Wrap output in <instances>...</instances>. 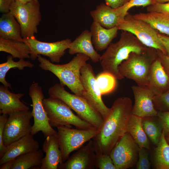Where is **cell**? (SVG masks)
I'll return each instance as SVG.
<instances>
[{"instance_id":"obj_1","label":"cell","mask_w":169,"mask_h":169,"mask_svg":"<svg viewBox=\"0 0 169 169\" xmlns=\"http://www.w3.org/2000/svg\"><path fill=\"white\" fill-rule=\"evenodd\" d=\"M133 105L129 97H119L114 102L110 113L96 135L94 143L104 154H110L117 143L127 133Z\"/></svg>"},{"instance_id":"obj_2","label":"cell","mask_w":169,"mask_h":169,"mask_svg":"<svg viewBox=\"0 0 169 169\" xmlns=\"http://www.w3.org/2000/svg\"><path fill=\"white\" fill-rule=\"evenodd\" d=\"M146 48L134 35L122 31L118 41L111 43L101 56L100 61L103 72L111 74L116 79H123L119 71L120 65L131 53L141 52Z\"/></svg>"},{"instance_id":"obj_3","label":"cell","mask_w":169,"mask_h":169,"mask_svg":"<svg viewBox=\"0 0 169 169\" xmlns=\"http://www.w3.org/2000/svg\"><path fill=\"white\" fill-rule=\"evenodd\" d=\"M37 58L42 69L53 73L60 83L66 86L74 94L82 97L84 90L80 79V69L90 57L77 54L69 62L62 64H54L40 55Z\"/></svg>"},{"instance_id":"obj_4","label":"cell","mask_w":169,"mask_h":169,"mask_svg":"<svg viewBox=\"0 0 169 169\" xmlns=\"http://www.w3.org/2000/svg\"><path fill=\"white\" fill-rule=\"evenodd\" d=\"M157 58L156 50L147 47L141 52L131 53L119 66V72L124 78L133 80L138 85L147 86L151 67Z\"/></svg>"},{"instance_id":"obj_5","label":"cell","mask_w":169,"mask_h":169,"mask_svg":"<svg viewBox=\"0 0 169 169\" xmlns=\"http://www.w3.org/2000/svg\"><path fill=\"white\" fill-rule=\"evenodd\" d=\"M49 96L57 98L63 101L80 118L99 130L104 120L96 110L83 97L66 91L64 85L61 83L55 84L48 90Z\"/></svg>"},{"instance_id":"obj_6","label":"cell","mask_w":169,"mask_h":169,"mask_svg":"<svg viewBox=\"0 0 169 169\" xmlns=\"http://www.w3.org/2000/svg\"><path fill=\"white\" fill-rule=\"evenodd\" d=\"M43 104L52 127L64 125L72 127L73 125L77 128L83 129L95 127L74 114L71 109L59 99L49 96L43 99Z\"/></svg>"},{"instance_id":"obj_7","label":"cell","mask_w":169,"mask_h":169,"mask_svg":"<svg viewBox=\"0 0 169 169\" xmlns=\"http://www.w3.org/2000/svg\"><path fill=\"white\" fill-rule=\"evenodd\" d=\"M57 136L63 162L73 151L77 150L84 143L93 138L99 130L95 127L87 129H74L66 126L57 127Z\"/></svg>"},{"instance_id":"obj_8","label":"cell","mask_w":169,"mask_h":169,"mask_svg":"<svg viewBox=\"0 0 169 169\" xmlns=\"http://www.w3.org/2000/svg\"><path fill=\"white\" fill-rule=\"evenodd\" d=\"M10 12L20 24L23 39L34 36L42 20L39 3H22L15 0Z\"/></svg>"},{"instance_id":"obj_9","label":"cell","mask_w":169,"mask_h":169,"mask_svg":"<svg viewBox=\"0 0 169 169\" xmlns=\"http://www.w3.org/2000/svg\"><path fill=\"white\" fill-rule=\"evenodd\" d=\"M116 27L118 30L126 31L134 35L147 47L158 50L166 54L165 49L158 37V32L148 23L134 18L128 12L124 20Z\"/></svg>"},{"instance_id":"obj_10","label":"cell","mask_w":169,"mask_h":169,"mask_svg":"<svg viewBox=\"0 0 169 169\" xmlns=\"http://www.w3.org/2000/svg\"><path fill=\"white\" fill-rule=\"evenodd\" d=\"M28 94L32 102V113L34 123L32 126L30 134L33 136L41 131L45 138L56 135V131L50 125L49 118L43 104L44 95L42 88L37 83H33L29 86Z\"/></svg>"},{"instance_id":"obj_11","label":"cell","mask_w":169,"mask_h":169,"mask_svg":"<svg viewBox=\"0 0 169 169\" xmlns=\"http://www.w3.org/2000/svg\"><path fill=\"white\" fill-rule=\"evenodd\" d=\"M80 79L84 90L82 97L105 119L108 115L110 108L107 107L102 100L96 77L90 64L86 63L81 68Z\"/></svg>"},{"instance_id":"obj_12","label":"cell","mask_w":169,"mask_h":169,"mask_svg":"<svg viewBox=\"0 0 169 169\" xmlns=\"http://www.w3.org/2000/svg\"><path fill=\"white\" fill-rule=\"evenodd\" d=\"M139 148L132 136L126 133L110 154L116 169H126L136 166Z\"/></svg>"},{"instance_id":"obj_13","label":"cell","mask_w":169,"mask_h":169,"mask_svg":"<svg viewBox=\"0 0 169 169\" xmlns=\"http://www.w3.org/2000/svg\"><path fill=\"white\" fill-rule=\"evenodd\" d=\"M33 117L29 110L15 112L8 115L3 134L4 145L7 146L30 134Z\"/></svg>"},{"instance_id":"obj_14","label":"cell","mask_w":169,"mask_h":169,"mask_svg":"<svg viewBox=\"0 0 169 169\" xmlns=\"http://www.w3.org/2000/svg\"><path fill=\"white\" fill-rule=\"evenodd\" d=\"M23 41L27 44L30 48V58L35 60L39 55L49 58L52 63H59L61 57L68 49L72 41L66 38L54 42H46L37 40L33 36L23 39Z\"/></svg>"},{"instance_id":"obj_15","label":"cell","mask_w":169,"mask_h":169,"mask_svg":"<svg viewBox=\"0 0 169 169\" xmlns=\"http://www.w3.org/2000/svg\"><path fill=\"white\" fill-rule=\"evenodd\" d=\"M134 98L132 114L142 118L156 116L153 98L155 94L148 86L134 85L131 87Z\"/></svg>"},{"instance_id":"obj_16","label":"cell","mask_w":169,"mask_h":169,"mask_svg":"<svg viewBox=\"0 0 169 169\" xmlns=\"http://www.w3.org/2000/svg\"><path fill=\"white\" fill-rule=\"evenodd\" d=\"M95 151L93 140H90L77 151L59 165V169H94Z\"/></svg>"},{"instance_id":"obj_17","label":"cell","mask_w":169,"mask_h":169,"mask_svg":"<svg viewBox=\"0 0 169 169\" xmlns=\"http://www.w3.org/2000/svg\"><path fill=\"white\" fill-rule=\"evenodd\" d=\"M6 151L0 158V166L21 155L37 151L39 146L30 134L6 146Z\"/></svg>"},{"instance_id":"obj_18","label":"cell","mask_w":169,"mask_h":169,"mask_svg":"<svg viewBox=\"0 0 169 169\" xmlns=\"http://www.w3.org/2000/svg\"><path fill=\"white\" fill-rule=\"evenodd\" d=\"M45 138L42 147L45 155L39 169H57L63 161L57 134L49 136Z\"/></svg>"},{"instance_id":"obj_19","label":"cell","mask_w":169,"mask_h":169,"mask_svg":"<svg viewBox=\"0 0 169 169\" xmlns=\"http://www.w3.org/2000/svg\"><path fill=\"white\" fill-rule=\"evenodd\" d=\"M147 86L155 95L160 94L169 89V75L158 58L151 67Z\"/></svg>"},{"instance_id":"obj_20","label":"cell","mask_w":169,"mask_h":169,"mask_svg":"<svg viewBox=\"0 0 169 169\" xmlns=\"http://www.w3.org/2000/svg\"><path fill=\"white\" fill-rule=\"evenodd\" d=\"M68 49L69 54H84L90 57L94 63L99 61L101 57L93 46L91 33L87 29L83 31L72 41Z\"/></svg>"},{"instance_id":"obj_21","label":"cell","mask_w":169,"mask_h":169,"mask_svg":"<svg viewBox=\"0 0 169 169\" xmlns=\"http://www.w3.org/2000/svg\"><path fill=\"white\" fill-rule=\"evenodd\" d=\"M90 14L94 21L107 29L116 27L124 19L118 8L114 9L104 3L97 6Z\"/></svg>"},{"instance_id":"obj_22","label":"cell","mask_w":169,"mask_h":169,"mask_svg":"<svg viewBox=\"0 0 169 169\" xmlns=\"http://www.w3.org/2000/svg\"><path fill=\"white\" fill-rule=\"evenodd\" d=\"M24 95L22 93H13L4 85L0 86V114L9 115L13 112L27 111L29 108L20 100Z\"/></svg>"},{"instance_id":"obj_23","label":"cell","mask_w":169,"mask_h":169,"mask_svg":"<svg viewBox=\"0 0 169 169\" xmlns=\"http://www.w3.org/2000/svg\"><path fill=\"white\" fill-rule=\"evenodd\" d=\"M92 40L95 49L97 51L106 49L116 38L119 30L117 27L107 29L99 23L93 21L90 27Z\"/></svg>"},{"instance_id":"obj_24","label":"cell","mask_w":169,"mask_h":169,"mask_svg":"<svg viewBox=\"0 0 169 169\" xmlns=\"http://www.w3.org/2000/svg\"><path fill=\"white\" fill-rule=\"evenodd\" d=\"M0 38L23 41L20 24L9 12L3 13L0 18Z\"/></svg>"},{"instance_id":"obj_25","label":"cell","mask_w":169,"mask_h":169,"mask_svg":"<svg viewBox=\"0 0 169 169\" xmlns=\"http://www.w3.org/2000/svg\"><path fill=\"white\" fill-rule=\"evenodd\" d=\"M132 16L148 23L157 31L169 36V16L156 12H140Z\"/></svg>"},{"instance_id":"obj_26","label":"cell","mask_w":169,"mask_h":169,"mask_svg":"<svg viewBox=\"0 0 169 169\" xmlns=\"http://www.w3.org/2000/svg\"><path fill=\"white\" fill-rule=\"evenodd\" d=\"M151 154V164L156 169H169V144L162 131L157 145Z\"/></svg>"},{"instance_id":"obj_27","label":"cell","mask_w":169,"mask_h":169,"mask_svg":"<svg viewBox=\"0 0 169 169\" xmlns=\"http://www.w3.org/2000/svg\"><path fill=\"white\" fill-rule=\"evenodd\" d=\"M142 117L132 114L129 120L127 132L132 136L140 148L150 150L151 144L143 128Z\"/></svg>"},{"instance_id":"obj_28","label":"cell","mask_w":169,"mask_h":169,"mask_svg":"<svg viewBox=\"0 0 169 169\" xmlns=\"http://www.w3.org/2000/svg\"><path fill=\"white\" fill-rule=\"evenodd\" d=\"M0 51L9 53L13 58L19 59L30 58V48L23 41L0 38Z\"/></svg>"},{"instance_id":"obj_29","label":"cell","mask_w":169,"mask_h":169,"mask_svg":"<svg viewBox=\"0 0 169 169\" xmlns=\"http://www.w3.org/2000/svg\"><path fill=\"white\" fill-rule=\"evenodd\" d=\"M43 158L42 150L21 155L15 159L11 169H39Z\"/></svg>"},{"instance_id":"obj_30","label":"cell","mask_w":169,"mask_h":169,"mask_svg":"<svg viewBox=\"0 0 169 169\" xmlns=\"http://www.w3.org/2000/svg\"><path fill=\"white\" fill-rule=\"evenodd\" d=\"M141 123L148 138L154 145L156 146L162 132L161 124L157 116L142 118Z\"/></svg>"},{"instance_id":"obj_31","label":"cell","mask_w":169,"mask_h":169,"mask_svg":"<svg viewBox=\"0 0 169 169\" xmlns=\"http://www.w3.org/2000/svg\"><path fill=\"white\" fill-rule=\"evenodd\" d=\"M12 55H8L7 61L0 64V82L3 85L11 89V84L6 80L5 77L7 73L12 68H18L19 70H23L25 67L32 68L34 65L29 61H26L21 59L18 61H15Z\"/></svg>"},{"instance_id":"obj_32","label":"cell","mask_w":169,"mask_h":169,"mask_svg":"<svg viewBox=\"0 0 169 169\" xmlns=\"http://www.w3.org/2000/svg\"><path fill=\"white\" fill-rule=\"evenodd\" d=\"M96 79L102 95L110 93L115 90L116 79L111 74L103 72L96 77Z\"/></svg>"},{"instance_id":"obj_33","label":"cell","mask_w":169,"mask_h":169,"mask_svg":"<svg viewBox=\"0 0 169 169\" xmlns=\"http://www.w3.org/2000/svg\"><path fill=\"white\" fill-rule=\"evenodd\" d=\"M94 142L95 168L99 169H116L110 155L103 153L99 146L94 141Z\"/></svg>"},{"instance_id":"obj_34","label":"cell","mask_w":169,"mask_h":169,"mask_svg":"<svg viewBox=\"0 0 169 169\" xmlns=\"http://www.w3.org/2000/svg\"><path fill=\"white\" fill-rule=\"evenodd\" d=\"M153 101L157 111H169V89L160 94L155 95Z\"/></svg>"},{"instance_id":"obj_35","label":"cell","mask_w":169,"mask_h":169,"mask_svg":"<svg viewBox=\"0 0 169 169\" xmlns=\"http://www.w3.org/2000/svg\"><path fill=\"white\" fill-rule=\"evenodd\" d=\"M156 3L154 0H130L126 4L118 8L121 15L124 18L128 10L133 7H147Z\"/></svg>"},{"instance_id":"obj_36","label":"cell","mask_w":169,"mask_h":169,"mask_svg":"<svg viewBox=\"0 0 169 169\" xmlns=\"http://www.w3.org/2000/svg\"><path fill=\"white\" fill-rule=\"evenodd\" d=\"M149 150L141 147L139 148L138 159L136 165L137 169H149L151 168V163L149 158Z\"/></svg>"},{"instance_id":"obj_37","label":"cell","mask_w":169,"mask_h":169,"mask_svg":"<svg viewBox=\"0 0 169 169\" xmlns=\"http://www.w3.org/2000/svg\"><path fill=\"white\" fill-rule=\"evenodd\" d=\"M8 115L2 114L0 115V158L5 152L7 146L3 143V137L5 124L7 120Z\"/></svg>"},{"instance_id":"obj_38","label":"cell","mask_w":169,"mask_h":169,"mask_svg":"<svg viewBox=\"0 0 169 169\" xmlns=\"http://www.w3.org/2000/svg\"><path fill=\"white\" fill-rule=\"evenodd\" d=\"M160 121L165 137L169 134V111H158L157 115Z\"/></svg>"},{"instance_id":"obj_39","label":"cell","mask_w":169,"mask_h":169,"mask_svg":"<svg viewBox=\"0 0 169 169\" xmlns=\"http://www.w3.org/2000/svg\"><path fill=\"white\" fill-rule=\"evenodd\" d=\"M147 12H156L169 16V2L165 3H156L147 7Z\"/></svg>"},{"instance_id":"obj_40","label":"cell","mask_w":169,"mask_h":169,"mask_svg":"<svg viewBox=\"0 0 169 169\" xmlns=\"http://www.w3.org/2000/svg\"><path fill=\"white\" fill-rule=\"evenodd\" d=\"M158 58L160 61L164 69L168 74L169 73V56L161 51L156 50Z\"/></svg>"},{"instance_id":"obj_41","label":"cell","mask_w":169,"mask_h":169,"mask_svg":"<svg viewBox=\"0 0 169 169\" xmlns=\"http://www.w3.org/2000/svg\"><path fill=\"white\" fill-rule=\"evenodd\" d=\"M15 0H0V11L3 13L10 12L11 7Z\"/></svg>"},{"instance_id":"obj_42","label":"cell","mask_w":169,"mask_h":169,"mask_svg":"<svg viewBox=\"0 0 169 169\" xmlns=\"http://www.w3.org/2000/svg\"><path fill=\"white\" fill-rule=\"evenodd\" d=\"M130 0H105L107 5L114 9L120 8L128 2Z\"/></svg>"},{"instance_id":"obj_43","label":"cell","mask_w":169,"mask_h":169,"mask_svg":"<svg viewBox=\"0 0 169 169\" xmlns=\"http://www.w3.org/2000/svg\"><path fill=\"white\" fill-rule=\"evenodd\" d=\"M158 36L165 49L166 54L169 56V36L159 33Z\"/></svg>"},{"instance_id":"obj_44","label":"cell","mask_w":169,"mask_h":169,"mask_svg":"<svg viewBox=\"0 0 169 169\" xmlns=\"http://www.w3.org/2000/svg\"><path fill=\"white\" fill-rule=\"evenodd\" d=\"M15 159L8 161L0 166V169H11L14 161Z\"/></svg>"},{"instance_id":"obj_45","label":"cell","mask_w":169,"mask_h":169,"mask_svg":"<svg viewBox=\"0 0 169 169\" xmlns=\"http://www.w3.org/2000/svg\"><path fill=\"white\" fill-rule=\"evenodd\" d=\"M22 3H27L30 2L39 3L38 0H15Z\"/></svg>"},{"instance_id":"obj_46","label":"cell","mask_w":169,"mask_h":169,"mask_svg":"<svg viewBox=\"0 0 169 169\" xmlns=\"http://www.w3.org/2000/svg\"><path fill=\"white\" fill-rule=\"evenodd\" d=\"M156 3H165L169 2V0H154Z\"/></svg>"},{"instance_id":"obj_47","label":"cell","mask_w":169,"mask_h":169,"mask_svg":"<svg viewBox=\"0 0 169 169\" xmlns=\"http://www.w3.org/2000/svg\"><path fill=\"white\" fill-rule=\"evenodd\" d=\"M165 138L169 144V134L167 136H166Z\"/></svg>"},{"instance_id":"obj_48","label":"cell","mask_w":169,"mask_h":169,"mask_svg":"<svg viewBox=\"0 0 169 169\" xmlns=\"http://www.w3.org/2000/svg\"><path fill=\"white\" fill-rule=\"evenodd\" d=\"M168 74H169V73Z\"/></svg>"}]
</instances>
